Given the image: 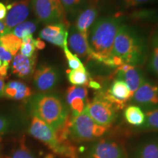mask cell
<instances>
[{"label": "cell", "instance_id": "cell-1", "mask_svg": "<svg viewBox=\"0 0 158 158\" xmlns=\"http://www.w3.org/2000/svg\"><path fill=\"white\" fill-rule=\"evenodd\" d=\"M121 21L118 17H103L92 24L88 32L90 59L108 66L117 67V61L112 55V50L117 31L122 24Z\"/></svg>", "mask_w": 158, "mask_h": 158}, {"label": "cell", "instance_id": "cell-2", "mask_svg": "<svg viewBox=\"0 0 158 158\" xmlns=\"http://www.w3.org/2000/svg\"><path fill=\"white\" fill-rule=\"evenodd\" d=\"M146 39L136 29L122 24L114 43L112 55L124 64L139 66L145 62L147 56Z\"/></svg>", "mask_w": 158, "mask_h": 158}, {"label": "cell", "instance_id": "cell-3", "mask_svg": "<svg viewBox=\"0 0 158 158\" xmlns=\"http://www.w3.org/2000/svg\"><path fill=\"white\" fill-rule=\"evenodd\" d=\"M27 101L31 115L42 120L55 131L62 127L69 116L68 106L56 94L39 93Z\"/></svg>", "mask_w": 158, "mask_h": 158}, {"label": "cell", "instance_id": "cell-4", "mask_svg": "<svg viewBox=\"0 0 158 158\" xmlns=\"http://www.w3.org/2000/svg\"><path fill=\"white\" fill-rule=\"evenodd\" d=\"M28 132L29 135L43 142L56 155L64 158H80L78 148L71 143H60L56 131L42 120L32 116Z\"/></svg>", "mask_w": 158, "mask_h": 158}, {"label": "cell", "instance_id": "cell-5", "mask_svg": "<svg viewBox=\"0 0 158 158\" xmlns=\"http://www.w3.org/2000/svg\"><path fill=\"white\" fill-rule=\"evenodd\" d=\"M108 127L99 125L85 112L71 116L69 121L68 138L71 143H81L94 141L102 137Z\"/></svg>", "mask_w": 158, "mask_h": 158}, {"label": "cell", "instance_id": "cell-6", "mask_svg": "<svg viewBox=\"0 0 158 158\" xmlns=\"http://www.w3.org/2000/svg\"><path fill=\"white\" fill-rule=\"evenodd\" d=\"M31 5L37 19L45 24L62 23L69 26L60 0H31Z\"/></svg>", "mask_w": 158, "mask_h": 158}, {"label": "cell", "instance_id": "cell-7", "mask_svg": "<svg viewBox=\"0 0 158 158\" xmlns=\"http://www.w3.org/2000/svg\"><path fill=\"white\" fill-rule=\"evenodd\" d=\"M84 111L99 125L109 127L116 118V108L99 94L89 101Z\"/></svg>", "mask_w": 158, "mask_h": 158}, {"label": "cell", "instance_id": "cell-8", "mask_svg": "<svg viewBox=\"0 0 158 158\" xmlns=\"http://www.w3.org/2000/svg\"><path fill=\"white\" fill-rule=\"evenodd\" d=\"M81 158H127L122 144L113 140L99 139L89 145Z\"/></svg>", "mask_w": 158, "mask_h": 158}, {"label": "cell", "instance_id": "cell-9", "mask_svg": "<svg viewBox=\"0 0 158 158\" xmlns=\"http://www.w3.org/2000/svg\"><path fill=\"white\" fill-rule=\"evenodd\" d=\"M130 100L146 112L158 108V84L146 80Z\"/></svg>", "mask_w": 158, "mask_h": 158}, {"label": "cell", "instance_id": "cell-10", "mask_svg": "<svg viewBox=\"0 0 158 158\" xmlns=\"http://www.w3.org/2000/svg\"><path fill=\"white\" fill-rule=\"evenodd\" d=\"M58 69L51 65H42L34 73V85L40 93H48L58 84L59 81Z\"/></svg>", "mask_w": 158, "mask_h": 158}, {"label": "cell", "instance_id": "cell-11", "mask_svg": "<svg viewBox=\"0 0 158 158\" xmlns=\"http://www.w3.org/2000/svg\"><path fill=\"white\" fill-rule=\"evenodd\" d=\"M31 0H19L7 7V13L4 19L6 34H8L17 25L24 22L30 12Z\"/></svg>", "mask_w": 158, "mask_h": 158}, {"label": "cell", "instance_id": "cell-12", "mask_svg": "<svg viewBox=\"0 0 158 158\" xmlns=\"http://www.w3.org/2000/svg\"><path fill=\"white\" fill-rule=\"evenodd\" d=\"M100 94L116 109L124 108L127 102L133 97V94L125 83L118 79H115L107 90Z\"/></svg>", "mask_w": 158, "mask_h": 158}, {"label": "cell", "instance_id": "cell-13", "mask_svg": "<svg viewBox=\"0 0 158 158\" xmlns=\"http://www.w3.org/2000/svg\"><path fill=\"white\" fill-rule=\"evenodd\" d=\"M116 79L125 83L133 94L146 81L145 76L141 69L127 64L118 67L116 70Z\"/></svg>", "mask_w": 158, "mask_h": 158}, {"label": "cell", "instance_id": "cell-14", "mask_svg": "<svg viewBox=\"0 0 158 158\" xmlns=\"http://www.w3.org/2000/svg\"><path fill=\"white\" fill-rule=\"evenodd\" d=\"M88 90L84 86H72L66 92V102L75 116L84 112L89 102Z\"/></svg>", "mask_w": 158, "mask_h": 158}, {"label": "cell", "instance_id": "cell-15", "mask_svg": "<svg viewBox=\"0 0 158 158\" xmlns=\"http://www.w3.org/2000/svg\"><path fill=\"white\" fill-rule=\"evenodd\" d=\"M68 25L62 23L47 25L40 31L39 36L40 39L63 48L64 46L68 45Z\"/></svg>", "mask_w": 158, "mask_h": 158}, {"label": "cell", "instance_id": "cell-16", "mask_svg": "<svg viewBox=\"0 0 158 158\" xmlns=\"http://www.w3.org/2000/svg\"><path fill=\"white\" fill-rule=\"evenodd\" d=\"M99 13L98 0H87L84 7L78 13L76 28L84 34H88L89 29L94 23Z\"/></svg>", "mask_w": 158, "mask_h": 158}, {"label": "cell", "instance_id": "cell-17", "mask_svg": "<svg viewBox=\"0 0 158 158\" xmlns=\"http://www.w3.org/2000/svg\"><path fill=\"white\" fill-rule=\"evenodd\" d=\"M68 39L73 54L82 59L90 58L91 50L88 42V34L82 33L75 26H71Z\"/></svg>", "mask_w": 158, "mask_h": 158}, {"label": "cell", "instance_id": "cell-18", "mask_svg": "<svg viewBox=\"0 0 158 158\" xmlns=\"http://www.w3.org/2000/svg\"><path fill=\"white\" fill-rule=\"evenodd\" d=\"M12 61L11 72L15 76L21 78H28L35 73L37 54L31 57H27L21 54H17L13 56Z\"/></svg>", "mask_w": 158, "mask_h": 158}, {"label": "cell", "instance_id": "cell-19", "mask_svg": "<svg viewBox=\"0 0 158 158\" xmlns=\"http://www.w3.org/2000/svg\"><path fill=\"white\" fill-rule=\"evenodd\" d=\"M127 158H158V135L138 142Z\"/></svg>", "mask_w": 158, "mask_h": 158}, {"label": "cell", "instance_id": "cell-20", "mask_svg": "<svg viewBox=\"0 0 158 158\" xmlns=\"http://www.w3.org/2000/svg\"><path fill=\"white\" fill-rule=\"evenodd\" d=\"M32 96V91L21 81H11L5 84L3 97L9 100L26 101Z\"/></svg>", "mask_w": 158, "mask_h": 158}, {"label": "cell", "instance_id": "cell-21", "mask_svg": "<svg viewBox=\"0 0 158 158\" xmlns=\"http://www.w3.org/2000/svg\"><path fill=\"white\" fill-rule=\"evenodd\" d=\"M23 125V120L19 114H0V138L19 132Z\"/></svg>", "mask_w": 158, "mask_h": 158}, {"label": "cell", "instance_id": "cell-22", "mask_svg": "<svg viewBox=\"0 0 158 158\" xmlns=\"http://www.w3.org/2000/svg\"><path fill=\"white\" fill-rule=\"evenodd\" d=\"M5 158H37L35 154L30 149L27 143L24 136L18 141L17 143L12 148Z\"/></svg>", "mask_w": 158, "mask_h": 158}, {"label": "cell", "instance_id": "cell-23", "mask_svg": "<svg viewBox=\"0 0 158 158\" xmlns=\"http://www.w3.org/2000/svg\"><path fill=\"white\" fill-rule=\"evenodd\" d=\"M124 116L127 123L138 127H141L145 120V113L141 108L135 105L126 108L124 111Z\"/></svg>", "mask_w": 158, "mask_h": 158}, {"label": "cell", "instance_id": "cell-24", "mask_svg": "<svg viewBox=\"0 0 158 158\" xmlns=\"http://www.w3.org/2000/svg\"><path fill=\"white\" fill-rule=\"evenodd\" d=\"M68 78L70 84L74 86H84V85L88 86L89 82L91 80L89 78V73L85 68L69 71Z\"/></svg>", "mask_w": 158, "mask_h": 158}, {"label": "cell", "instance_id": "cell-25", "mask_svg": "<svg viewBox=\"0 0 158 158\" xmlns=\"http://www.w3.org/2000/svg\"><path fill=\"white\" fill-rule=\"evenodd\" d=\"M0 44L14 56L21 48L22 40L11 33H8L0 36Z\"/></svg>", "mask_w": 158, "mask_h": 158}, {"label": "cell", "instance_id": "cell-26", "mask_svg": "<svg viewBox=\"0 0 158 158\" xmlns=\"http://www.w3.org/2000/svg\"><path fill=\"white\" fill-rule=\"evenodd\" d=\"M37 28V22L36 21H27L17 25L10 33L21 40L27 35H32L36 31Z\"/></svg>", "mask_w": 158, "mask_h": 158}, {"label": "cell", "instance_id": "cell-27", "mask_svg": "<svg viewBox=\"0 0 158 158\" xmlns=\"http://www.w3.org/2000/svg\"><path fill=\"white\" fill-rule=\"evenodd\" d=\"M138 128L140 131L158 132V108L146 112L143 124Z\"/></svg>", "mask_w": 158, "mask_h": 158}, {"label": "cell", "instance_id": "cell-28", "mask_svg": "<svg viewBox=\"0 0 158 158\" xmlns=\"http://www.w3.org/2000/svg\"><path fill=\"white\" fill-rule=\"evenodd\" d=\"M148 68L150 72L158 78V34L155 35L152 42Z\"/></svg>", "mask_w": 158, "mask_h": 158}, {"label": "cell", "instance_id": "cell-29", "mask_svg": "<svg viewBox=\"0 0 158 158\" xmlns=\"http://www.w3.org/2000/svg\"><path fill=\"white\" fill-rule=\"evenodd\" d=\"M65 13L73 15L80 12L87 0H60Z\"/></svg>", "mask_w": 158, "mask_h": 158}, {"label": "cell", "instance_id": "cell-30", "mask_svg": "<svg viewBox=\"0 0 158 158\" xmlns=\"http://www.w3.org/2000/svg\"><path fill=\"white\" fill-rule=\"evenodd\" d=\"M21 40H22V44L20 48L21 54L27 57H31L36 54L35 53L36 47L35 45V39L33 37L32 35H27L21 39Z\"/></svg>", "mask_w": 158, "mask_h": 158}, {"label": "cell", "instance_id": "cell-31", "mask_svg": "<svg viewBox=\"0 0 158 158\" xmlns=\"http://www.w3.org/2000/svg\"><path fill=\"white\" fill-rule=\"evenodd\" d=\"M63 50H64L65 56H66L67 60H68V65L71 70H76V69L85 68L84 65L82 64L81 61L80 60V59L71 52L70 49L68 48V45L64 46L63 48Z\"/></svg>", "mask_w": 158, "mask_h": 158}, {"label": "cell", "instance_id": "cell-32", "mask_svg": "<svg viewBox=\"0 0 158 158\" xmlns=\"http://www.w3.org/2000/svg\"><path fill=\"white\" fill-rule=\"evenodd\" d=\"M157 0H120V4L124 9L133 8L138 6L157 2Z\"/></svg>", "mask_w": 158, "mask_h": 158}, {"label": "cell", "instance_id": "cell-33", "mask_svg": "<svg viewBox=\"0 0 158 158\" xmlns=\"http://www.w3.org/2000/svg\"><path fill=\"white\" fill-rule=\"evenodd\" d=\"M13 59V56L11 54V53L0 44V60L2 62L3 65L9 67L10 63L11 62Z\"/></svg>", "mask_w": 158, "mask_h": 158}, {"label": "cell", "instance_id": "cell-34", "mask_svg": "<svg viewBox=\"0 0 158 158\" xmlns=\"http://www.w3.org/2000/svg\"><path fill=\"white\" fill-rule=\"evenodd\" d=\"M7 7H5V5L3 3L0 2V21L5 19L6 15H7Z\"/></svg>", "mask_w": 158, "mask_h": 158}, {"label": "cell", "instance_id": "cell-35", "mask_svg": "<svg viewBox=\"0 0 158 158\" xmlns=\"http://www.w3.org/2000/svg\"><path fill=\"white\" fill-rule=\"evenodd\" d=\"M35 45L36 48L39 49V50H42L45 47V43L40 39H35Z\"/></svg>", "mask_w": 158, "mask_h": 158}, {"label": "cell", "instance_id": "cell-36", "mask_svg": "<svg viewBox=\"0 0 158 158\" xmlns=\"http://www.w3.org/2000/svg\"><path fill=\"white\" fill-rule=\"evenodd\" d=\"M5 86V78L0 76V98H2L3 97V92H4Z\"/></svg>", "mask_w": 158, "mask_h": 158}, {"label": "cell", "instance_id": "cell-37", "mask_svg": "<svg viewBox=\"0 0 158 158\" xmlns=\"http://www.w3.org/2000/svg\"><path fill=\"white\" fill-rule=\"evenodd\" d=\"M6 35V27L3 21H0V36Z\"/></svg>", "mask_w": 158, "mask_h": 158}, {"label": "cell", "instance_id": "cell-38", "mask_svg": "<svg viewBox=\"0 0 158 158\" xmlns=\"http://www.w3.org/2000/svg\"><path fill=\"white\" fill-rule=\"evenodd\" d=\"M45 158H53V156H51V155H48V156H47Z\"/></svg>", "mask_w": 158, "mask_h": 158}, {"label": "cell", "instance_id": "cell-39", "mask_svg": "<svg viewBox=\"0 0 158 158\" xmlns=\"http://www.w3.org/2000/svg\"><path fill=\"white\" fill-rule=\"evenodd\" d=\"M2 64H2V61L0 60V68H1V67L2 66Z\"/></svg>", "mask_w": 158, "mask_h": 158}]
</instances>
